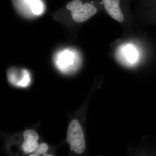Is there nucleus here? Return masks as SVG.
<instances>
[{
	"instance_id": "6e6552de",
	"label": "nucleus",
	"mask_w": 156,
	"mask_h": 156,
	"mask_svg": "<svg viewBox=\"0 0 156 156\" xmlns=\"http://www.w3.org/2000/svg\"><path fill=\"white\" fill-rule=\"evenodd\" d=\"M31 11L35 15H40L43 12L44 6L40 0H27Z\"/></svg>"
},
{
	"instance_id": "20e7f679",
	"label": "nucleus",
	"mask_w": 156,
	"mask_h": 156,
	"mask_svg": "<svg viewBox=\"0 0 156 156\" xmlns=\"http://www.w3.org/2000/svg\"><path fill=\"white\" fill-rule=\"evenodd\" d=\"M24 141L23 143V150L25 153L29 154L36 150L38 147L39 137L37 133L33 130H26L23 132Z\"/></svg>"
},
{
	"instance_id": "423d86ee",
	"label": "nucleus",
	"mask_w": 156,
	"mask_h": 156,
	"mask_svg": "<svg viewBox=\"0 0 156 156\" xmlns=\"http://www.w3.org/2000/svg\"><path fill=\"white\" fill-rule=\"evenodd\" d=\"M75 59L73 53L68 50H65L58 55L56 62L58 68L66 71L74 64Z\"/></svg>"
},
{
	"instance_id": "39448f33",
	"label": "nucleus",
	"mask_w": 156,
	"mask_h": 156,
	"mask_svg": "<svg viewBox=\"0 0 156 156\" xmlns=\"http://www.w3.org/2000/svg\"><path fill=\"white\" fill-rule=\"evenodd\" d=\"M105 11L108 15L119 22L124 20V16L121 7V0H102Z\"/></svg>"
},
{
	"instance_id": "f03ea898",
	"label": "nucleus",
	"mask_w": 156,
	"mask_h": 156,
	"mask_svg": "<svg viewBox=\"0 0 156 156\" xmlns=\"http://www.w3.org/2000/svg\"><path fill=\"white\" fill-rule=\"evenodd\" d=\"M66 9L71 11L72 17L76 22H85L97 13L94 5L89 3L83 4L81 0H73L66 5Z\"/></svg>"
},
{
	"instance_id": "f257e3e1",
	"label": "nucleus",
	"mask_w": 156,
	"mask_h": 156,
	"mask_svg": "<svg viewBox=\"0 0 156 156\" xmlns=\"http://www.w3.org/2000/svg\"><path fill=\"white\" fill-rule=\"evenodd\" d=\"M66 140L69 144L71 150L76 154H82L85 151L86 143L84 134L77 120H73L70 123Z\"/></svg>"
},
{
	"instance_id": "1a4fd4ad",
	"label": "nucleus",
	"mask_w": 156,
	"mask_h": 156,
	"mask_svg": "<svg viewBox=\"0 0 156 156\" xmlns=\"http://www.w3.org/2000/svg\"><path fill=\"white\" fill-rule=\"evenodd\" d=\"M48 146L46 144L41 143L38 147L36 150L35 151L34 153L30 155V156H37L40 155V154H43L44 155L46 153L48 150Z\"/></svg>"
},
{
	"instance_id": "7ed1b4c3",
	"label": "nucleus",
	"mask_w": 156,
	"mask_h": 156,
	"mask_svg": "<svg viewBox=\"0 0 156 156\" xmlns=\"http://www.w3.org/2000/svg\"><path fill=\"white\" fill-rule=\"evenodd\" d=\"M7 76L9 82L15 86L26 87L30 82V75L27 69L12 68L8 72Z\"/></svg>"
},
{
	"instance_id": "0eeeda50",
	"label": "nucleus",
	"mask_w": 156,
	"mask_h": 156,
	"mask_svg": "<svg viewBox=\"0 0 156 156\" xmlns=\"http://www.w3.org/2000/svg\"><path fill=\"white\" fill-rule=\"evenodd\" d=\"M124 58L129 64H133L137 59V54L136 50L131 46L127 47L124 51Z\"/></svg>"
}]
</instances>
